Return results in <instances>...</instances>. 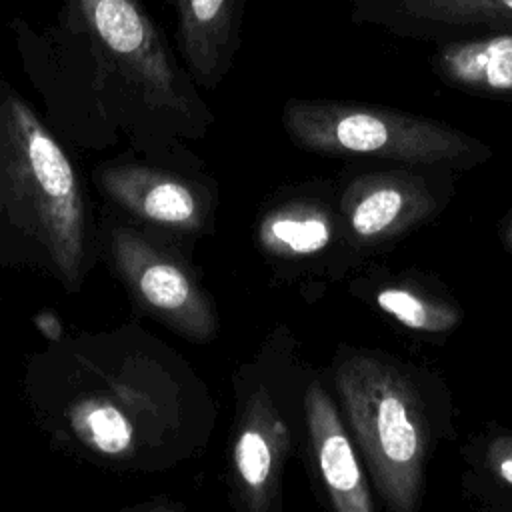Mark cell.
I'll list each match as a JSON object with an SVG mask.
<instances>
[{"label": "cell", "instance_id": "cell-13", "mask_svg": "<svg viewBox=\"0 0 512 512\" xmlns=\"http://www.w3.org/2000/svg\"><path fill=\"white\" fill-rule=\"evenodd\" d=\"M260 244L276 256H306L330 242L328 216L310 204H286L272 210L260 224Z\"/></svg>", "mask_w": 512, "mask_h": 512}, {"label": "cell", "instance_id": "cell-16", "mask_svg": "<svg viewBox=\"0 0 512 512\" xmlns=\"http://www.w3.org/2000/svg\"><path fill=\"white\" fill-rule=\"evenodd\" d=\"M496 456V468H498V474L512 484V440H502L498 442V446H494V452Z\"/></svg>", "mask_w": 512, "mask_h": 512}, {"label": "cell", "instance_id": "cell-8", "mask_svg": "<svg viewBox=\"0 0 512 512\" xmlns=\"http://www.w3.org/2000/svg\"><path fill=\"white\" fill-rule=\"evenodd\" d=\"M304 408L312 448L332 506L338 512H372L374 504L342 420L330 396L316 382L306 390Z\"/></svg>", "mask_w": 512, "mask_h": 512}, {"label": "cell", "instance_id": "cell-9", "mask_svg": "<svg viewBox=\"0 0 512 512\" xmlns=\"http://www.w3.org/2000/svg\"><path fill=\"white\" fill-rule=\"evenodd\" d=\"M100 184L118 206L146 222L176 230L202 226V206L194 190L174 174L146 166H112L100 174Z\"/></svg>", "mask_w": 512, "mask_h": 512}, {"label": "cell", "instance_id": "cell-2", "mask_svg": "<svg viewBox=\"0 0 512 512\" xmlns=\"http://www.w3.org/2000/svg\"><path fill=\"white\" fill-rule=\"evenodd\" d=\"M336 388L380 494L394 510H414L426 436L410 384L382 360L358 354L338 366Z\"/></svg>", "mask_w": 512, "mask_h": 512}, {"label": "cell", "instance_id": "cell-11", "mask_svg": "<svg viewBox=\"0 0 512 512\" xmlns=\"http://www.w3.org/2000/svg\"><path fill=\"white\" fill-rule=\"evenodd\" d=\"M432 64L446 82L458 88L512 96V32L440 42Z\"/></svg>", "mask_w": 512, "mask_h": 512}, {"label": "cell", "instance_id": "cell-1", "mask_svg": "<svg viewBox=\"0 0 512 512\" xmlns=\"http://www.w3.org/2000/svg\"><path fill=\"white\" fill-rule=\"evenodd\" d=\"M0 206L74 290L86 244L78 178L54 136L16 96L0 102Z\"/></svg>", "mask_w": 512, "mask_h": 512}, {"label": "cell", "instance_id": "cell-15", "mask_svg": "<svg viewBox=\"0 0 512 512\" xmlns=\"http://www.w3.org/2000/svg\"><path fill=\"white\" fill-rule=\"evenodd\" d=\"M378 306L414 330L446 332L458 322V312L450 306L428 302L402 288L382 290L378 294Z\"/></svg>", "mask_w": 512, "mask_h": 512}, {"label": "cell", "instance_id": "cell-17", "mask_svg": "<svg viewBox=\"0 0 512 512\" xmlns=\"http://www.w3.org/2000/svg\"><path fill=\"white\" fill-rule=\"evenodd\" d=\"M36 326L40 328V332L46 334V338H60V324H58V318L44 312L40 316H36Z\"/></svg>", "mask_w": 512, "mask_h": 512}, {"label": "cell", "instance_id": "cell-18", "mask_svg": "<svg viewBox=\"0 0 512 512\" xmlns=\"http://www.w3.org/2000/svg\"><path fill=\"white\" fill-rule=\"evenodd\" d=\"M506 246L512 250V224L508 226V232H506Z\"/></svg>", "mask_w": 512, "mask_h": 512}, {"label": "cell", "instance_id": "cell-4", "mask_svg": "<svg viewBox=\"0 0 512 512\" xmlns=\"http://www.w3.org/2000/svg\"><path fill=\"white\" fill-rule=\"evenodd\" d=\"M114 264L136 300L182 336L210 340L216 312L194 276L168 252L130 228L112 230Z\"/></svg>", "mask_w": 512, "mask_h": 512}, {"label": "cell", "instance_id": "cell-12", "mask_svg": "<svg viewBox=\"0 0 512 512\" xmlns=\"http://www.w3.org/2000/svg\"><path fill=\"white\" fill-rule=\"evenodd\" d=\"M420 192L416 194L412 184L398 178H364L348 188L342 208L350 228L360 238H378L400 230L428 210V200L418 202Z\"/></svg>", "mask_w": 512, "mask_h": 512}, {"label": "cell", "instance_id": "cell-5", "mask_svg": "<svg viewBox=\"0 0 512 512\" xmlns=\"http://www.w3.org/2000/svg\"><path fill=\"white\" fill-rule=\"evenodd\" d=\"M90 30L144 100L162 110L186 112L178 72L154 24L134 0H80Z\"/></svg>", "mask_w": 512, "mask_h": 512}, {"label": "cell", "instance_id": "cell-7", "mask_svg": "<svg viewBox=\"0 0 512 512\" xmlns=\"http://www.w3.org/2000/svg\"><path fill=\"white\" fill-rule=\"evenodd\" d=\"M288 428L266 388H256L242 412L232 448L234 486L242 504L266 512L280 492Z\"/></svg>", "mask_w": 512, "mask_h": 512}, {"label": "cell", "instance_id": "cell-3", "mask_svg": "<svg viewBox=\"0 0 512 512\" xmlns=\"http://www.w3.org/2000/svg\"><path fill=\"white\" fill-rule=\"evenodd\" d=\"M290 138L316 152L372 154L406 162H452L470 152L462 134L394 110L340 102L290 100L284 108Z\"/></svg>", "mask_w": 512, "mask_h": 512}, {"label": "cell", "instance_id": "cell-14", "mask_svg": "<svg viewBox=\"0 0 512 512\" xmlns=\"http://www.w3.org/2000/svg\"><path fill=\"white\" fill-rule=\"evenodd\" d=\"M68 422L78 440L102 456H126L134 448V426L112 400L88 394L68 410Z\"/></svg>", "mask_w": 512, "mask_h": 512}, {"label": "cell", "instance_id": "cell-10", "mask_svg": "<svg viewBox=\"0 0 512 512\" xmlns=\"http://www.w3.org/2000/svg\"><path fill=\"white\" fill-rule=\"evenodd\" d=\"M178 42L192 74L214 86L238 46L242 0H174Z\"/></svg>", "mask_w": 512, "mask_h": 512}, {"label": "cell", "instance_id": "cell-6", "mask_svg": "<svg viewBox=\"0 0 512 512\" xmlns=\"http://www.w3.org/2000/svg\"><path fill=\"white\" fill-rule=\"evenodd\" d=\"M352 20L438 42L512 32V0H352Z\"/></svg>", "mask_w": 512, "mask_h": 512}]
</instances>
